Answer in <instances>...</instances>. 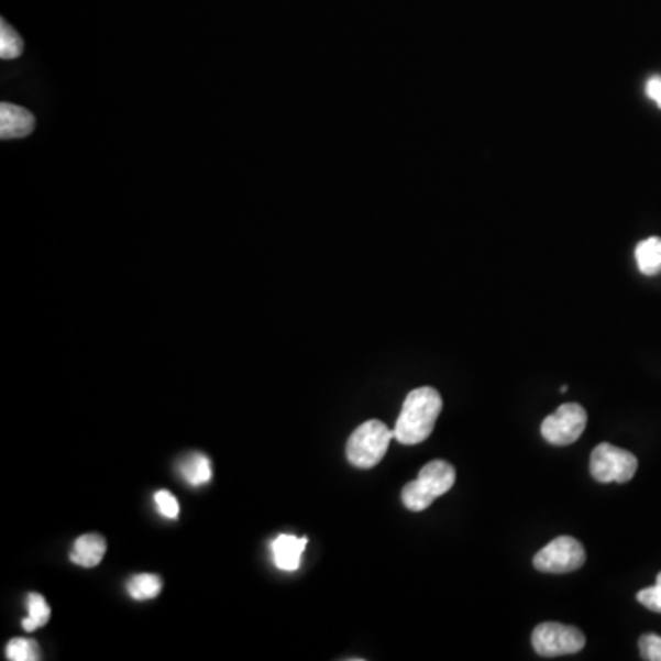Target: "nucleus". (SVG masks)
<instances>
[{
	"mask_svg": "<svg viewBox=\"0 0 661 661\" xmlns=\"http://www.w3.org/2000/svg\"><path fill=\"white\" fill-rule=\"evenodd\" d=\"M586 422H588V414L583 406L577 403H566L555 414L546 417L540 432L551 445H573L583 436Z\"/></svg>",
	"mask_w": 661,
	"mask_h": 661,
	"instance_id": "39448f33",
	"label": "nucleus"
},
{
	"mask_svg": "<svg viewBox=\"0 0 661 661\" xmlns=\"http://www.w3.org/2000/svg\"><path fill=\"white\" fill-rule=\"evenodd\" d=\"M155 504L162 517L169 518V520L177 518L178 513H180L177 498L169 491H158V493H155Z\"/></svg>",
	"mask_w": 661,
	"mask_h": 661,
	"instance_id": "a211bd4d",
	"label": "nucleus"
},
{
	"mask_svg": "<svg viewBox=\"0 0 661 661\" xmlns=\"http://www.w3.org/2000/svg\"><path fill=\"white\" fill-rule=\"evenodd\" d=\"M7 658L12 661L41 660L40 645L34 639L13 638L7 647Z\"/></svg>",
	"mask_w": 661,
	"mask_h": 661,
	"instance_id": "dca6fc26",
	"label": "nucleus"
},
{
	"mask_svg": "<svg viewBox=\"0 0 661 661\" xmlns=\"http://www.w3.org/2000/svg\"><path fill=\"white\" fill-rule=\"evenodd\" d=\"M441 410L443 399L438 389L430 386L411 389L410 394L406 395L399 419L395 422V439L400 445H419L430 438Z\"/></svg>",
	"mask_w": 661,
	"mask_h": 661,
	"instance_id": "f257e3e1",
	"label": "nucleus"
},
{
	"mask_svg": "<svg viewBox=\"0 0 661 661\" xmlns=\"http://www.w3.org/2000/svg\"><path fill=\"white\" fill-rule=\"evenodd\" d=\"M636 263L645 276L661 273V238H649L636 246Z\"/></svg>",
	"mask_w": 661,
	"mask_h": 661,
	"instance_id": "f8f14e48",
	"label": "nucleus"
},
{
	"mask_svg": "<svg viewBox=\"0 0 661 661\" xmlns=\"http://www.w3.org/2000/svg\"><path fill=\"white\" fill-rule=\"evenodd\" d=\"M180 476L188 482L191 487H202L211 480V463L205 454L194 452L184 458L180 463Z\"/></svg>",
	"mask_w": 661,
	"mask_h": 661,
	"instance_id": "9b49d317",
	"label": "nucleus"
},
{
	"mask_svg": "<svg viewBox=\"0 0 661 661\" xmlns=\"http://www.w3.org/2000/svg\"><path fill=\"white\" fill-rule=\"evenodd\" d=\"M51 606L41 594L29 595V617L23 621L26 632H34L37 628L45 627L51 621Z\"/></svg>",
	"mask_w": 661,
	"mask_h": 661,
	"instance_id": "2eb2a0df",
	"label": "nucleus"
},
{
	"mask_svg": "<svg viewBox=\"0 0 661 661\" xmlns=\"http://www.w3.org/2000/svg\"><path fill=\"white\" fill-rule=\"evenodd\" d=\"M394 438V432L383 421L370 419L351 433L345 447V456L353 467L373 469L383 462Z\"/></svg>",
	"mask_w": 661,
	"mask_h": 661,
	"instance_id": "7ed1b4c3",
	"label": "nucleus"
},
{
	"mask_svg": "<svg viewBox=\"0 0 661 661\" xmlns=\"http://www.w3.org/2000/svg\"><path fill=\"white\" fill-rule=\"evenodd\" d=\"M24 41L21 35L13 30L12 24H8L7 19L0 21V57L4 62H12L23 56Z\"/></svg>",
	"mask_w": 661,
	"mask_h": 661,
	"instance_id": "4468645a",
	"label": "nucleus"
},
{
	"mask_svg": "<svg viewBox=\"0 0 661 661\" xmlns=\"http://www.w3.org/2000/svg\"><path fill=\"white\" fill-rule=\"evenodd\" d=\"M639 652L647 661H661V636L645 634L639 639Z\"/></svg>",
	"mask_w": 661,
	"mask_h": 661,
	"instance_id": "f3484780",
	"label": "nucleus"
},
{
	"mask_svg": "<svg viewBox=\"0 0 661 661\" xmlns=\"http://www.w3.org/2000/svg\"><path fill=\"white\" fill-rule=\"evenodd\" d=\"M533 649L540 656H564L577 654L579 650L584 649L586 638L579 628L572 625H562V623H540L533 630L531 638Z\"/></svg>",
	"mask_w": 661,
	"mask_h": 661,
	"instance_id": "423d86ee",
	"label": "nucleus"
},
{
	"mask_svg": "<svg viewBox=\"0 0 661 661\" xmlns=\"http://www.w3.org/2000/svg\"><path fill=\"white\" fill-rule=\"evenodd\" d=\"M35 117L24 107L13 103L0 106V139L18 140L26 139L34 133Z\"/></svg>",
	"mask_w": 661,
	"mask_h": 661,
	"instance_id": "6e6552de",
	"label": "nucleus"
},
{
	"mask_svg": "<svg viewBox=\"0 0 661 661\" xmlns=\"http://www.w3.org/2000/svg\"><path fill=\"white\" fill-rule=\"evenodd\" d=\"M647 96H649L650 100L654 101L656 106L661 109V78L660 76H654V78H650L647 81Z\"/></svg>",
	"mask_w": 661,
	"mask_h": 661,
	"instance_id": "aec40b11",
	"label": "nucleus"
},
{
	"mask_svg": "<svg viewBox=\"0 0 661 661\" xmlns=\"http://www.w3.org/2000/svg\"><path fill=\"white\" fill-rule=\"evenodd\" d=\"M454 482H456V471L451 463L433 460L419 471V476L414 482L406 485L400 498L406 509L416 513L425 511L432 506L436 498L449 493L454 487Z\"/></svg>",
	"mask_w": 661,
	"mask_h": 661,
	"instance_id": "f03ea898",
	"label": "nucleus"
},
{
	"mask_svg": "<svg viewBox=\"0 0 661 661\" xmlns=\"http://www.w3.org/2000/svg\"><path fill=\"white\" fill-rule=\"evenodd\" d=\"M161 577L153 573H140L128 581L129 595L136 601L155 599L156 595L161 594Z\"/></svg>",
	"mask_w": 661,
	"mask_h": 661,
	"instance_id": "ddd939ff",
	"label": "nucleus"
},
{
	"mask_svg": "<svg viewBox=\"0 0 661 661\" xmlns=\"http://www.w3.org/2000/svg\"><path fill=\"white\" fill-rule=\"evenodd\" d=\"M306 537H296V535H279L273 540L271 551H273V561L282 572H296L301 566L304 551H306Z\"/></svg>",
	"mask_w": 661,
	"mask_h": 661,
	"instance_id": "1a4fd4ad",
	"label": "nucleus"
},
{
	"mask_svg": "<svg viewBox=\"0 0 661 661\" xmlns=\"http://www.w3.org/2000/svg\"><path fill=\"white\" fill-rule=\"evenodd\" d=\"M638 601L641 605L647 606L649 610L661 612V572L656 577L654 586L638 592Z\"/></svg>",
	"mask_w": 661,
	"mask_h": 661,
	"instance_id": "6ab92c4d",
	"label": "nucleus"
},
{
	"mask_svg": "<svg viewBox=\"0 0 661 661\" xmlns=\"http://www.w3.org/2000/svg\"><path fill=\"white\" fill-rule=\"evenodd\" d=\"M638 471V458L632 452L610 445V443H601L595 447L592 456H590V473L599 484H627L634 478Z\"/></svg>",
	"mask_w": 661,
	"mask_h": 661,
	"instance_id": "20e7f679",
	"label": "nucleus"
},
{
	"mask_svg": "<svg viewBox=\"0 0 661 661\" xmlns=\"http://www.w3.org/2000/svg\"><path fill=\"white\" fill-rule=\"evenodd\" d=\"M106 551L107 542L101 535H81V537L74 542L73 551H70V561L81 568H96L103 561Z\"/></svg>",
	"mask_w": 661,
	"mask_h": 661,
	"instance_id": "9d476101",
	"label": "nucleus"
},
{
	"mask_svg": "<svg viewBox=\"0 0 661 661\" xmlns=\"http://www.w3.org/2000/svg\"><path fill=\"white\" fill-rule=\"evenodd\" d=\"M586 562L583 544L573 537H559L535 555L533 566L542 573L575 572Z\"/></svg>",
	"mask_w": 661,
	"mask_h": 661,
	"instance_id": "0eeeda50",
	"label": "nucleus"
}]
</instances>
